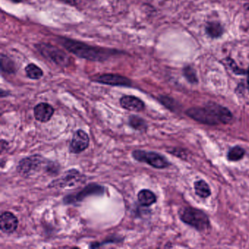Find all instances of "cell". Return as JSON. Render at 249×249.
<instances>
[{
  "label": "cell",
  "mask_w": 249,
  "mask_h": 249,
  "mask_svg": "<svg viewBox=\"0 0 249 249\" xmlns=\"http://www.w3.org/2000/svg\"><path fill=\"white\" fill-rule=\"evenodd\" d=\"M58 41L70 53L81 59L93 62H103L112 56L122 53L115 49L96 47L68 37H58Z\"/></svg>",
  "instance_id": "1"
},
{
  "label": "cell",
  "mask_w": 249,
  "mask_h": 249,
  "mask_svg": "<svg viewBox=\"0 0 249 249\" xmlns=\"http://www.w3.org/2000/svg\"><path fill=\"white\" fill-rule=\"evenodd\" d=\"M186 114L194 120L208 125L227 124L231 122V112L215 103H210L205 107H192L186 111Z\"/></svg>",
  "instance_id": "2"
},
{
  "label": "cell",
  "mask_w": 249,
  "mask_h": 249,
  "mask_svg": "<svg viewBox=\"0 0 249 249\" xmlns=\"http://www.w3.org/2000/svg\"><path fill=\"white\" fill-rule=\"evenodd\" d=\"M35 46L40 55L55 65L62 68H67L71 65V56L59 48L46 43H37Z\"/></svg>",
  "instance_id": "3"
},
{
  "label": "cell",
  "mask_w": 249,
  "mask_h": 249,
  "mask_svg": "<svg viewBox=\"0 0 249 249\" xmlns=\"http://www.w3.org/2000/svg\"><path fill=\"white\" fill-rule=\"evenodd\" d=\"M179 216L185 224H189L199 231L207 230L210 226L208 215L203 211L196 208H184L179 213Z\"/></svg>",
  "instance_id": "4"
},
{
  "label": "cell",
  "mask_w": 249,
  "mask_h": 249,
  "mask_svg": "<svg viewBox=\"0 0 249 249\" xmlns=\"http://www.w3.org/2000/svg\"><path fill=\"white\" fill-rule=\"evenodd\" d=\"M132 157L139 162H145L148 165L157 169L166 168L168 167L169 162L165 157L161 154L153 151H145L142 150H135L132 152Z\"/></svg>",
  "instance_id": "5"
},
{
  "label": "cell",
  "mask_w": 249,
  "mask_h": 249,
  "mask_svg": "<svg viewBox=\"0 0 249 249\" xmlns=\"http://www.w3.org/2000/svg\"><path fill=\"white\" fill-rule=\"evenodd\" d=\"M44 159L40 155L23 159L17 166V171L23 177H28L38 171L44 163Z\"/></svg>",
  "instance_id": "6"
},
{
  "label": "cell",
  "mask_w": 249,
  "mask_h": 249,
  "mask_svg": "<svg viewBox=\"0 0 249 249\" xmlns=\"http://www.w3.org/2000/svg\"><path fill=\"white\" fill-rule=\"evenodd\" d=\"M93 81L99 84L113 86V87H131L132 81L130 79L118 74L106 73L94 77Z\"/></svg>",
  "instance_id": "7"
},
{
  "label": "cell",
  "mask_w": 249,
  "mask_h": 249,
  "mask_svg": "<svg viewBox=\"0 0 249 249\" xmlns=\"http://www.w3.org/2000/svg\"><path fill=\"white\" fill-rule=\"evenodd\" d=\"M89 145V137L84 131L79 129L76 131L72 137L70 145V151L72 154H81Z\"/></svg>",
  "instance_id": "8"
},
{
  "label": "cell",
  "mask_w": 249,
  "mask_h": 249,
  "mask_svg": "<svg viewBox=\"0 0 249 249\" xmlns=\"http://www.w3.org/2000/svg\"><path fill=\"white\" fill-rule=\"evenodd\" d=\"M104 192L105 188L103 186L97 184H89L76 195L67 196L64 201L68 202L71 199H73L75 202H81L90 195H103Z\"/></svg>",
  "instance_id": "9"
},
{
  "label": "cell",
  "mask_w": 249,
  "mask_h": 249,
  "mask_svg": "<svg viewBox=\"0 0 249 249\" xmlns=\"http://www.w3.org/2000/svg\"><path fill=\"white\" fill-rule=\"evenodd\" d=\"M18 225V218L14 213L9 211L2 213L0 218V229L2 231L6 234H12L17 230Z\"/></svg>",
  "instance_id": "10"
},
{
  "label": "cell",
  "mask_w": 249,
  "mask_h": 249,
  "mask_svg": "<svg viewBox=\"0 0 249 249\" xmlns=\"http://www.w3.org/2000/svg\"><path fill=\"white\" fill-rule=\"evenodd\" d=\"M53 114L54 108L48 103H39L34 107L35 118L36 120L42 123H46L50 121Z\"/></svg>",
  "instance_id": "11"
},
{
  "label": "cell",
  "mask_w": 249,
  "mask_h": 249,
  "mask_svg": "<svg viewBox=\"0 0 249 249\" xmlns=\"http://www.w3.org/2000/svg\"><path fill=\"white\" fill-rule=\"evenodd\" d=\"M81 178H82V176L80 174L78 170H71L68 171L63 177L53 182L52 186L53 187L57 186V187L62 188L75 186L78 181L81 180Z\"/></svg>",
  "instance_id": "12"
},
{
  "label": "cell",
  "mask_w": 249,
  "mask_h": 249,
  "mask_svg": "<svg viewBox=\"0 0 249 249\" xmlns=\"http://www.w3.org/2000/svg\"><path fill=\"white\" fill-rule=\"evenodd\" d=\"M120 104L125 110L129 111L141 112L145 108L143 102L132 95H125L120 99Z\"/></svg>",
  "instance_id": "13"
},
{
  "label": "cell",
  "mask_w": 249,
  "mask_h": 249,
  "mask_svg": "<svg viewBox=\"0 0 249 249\" xmlns=\"http://www.w3.org/2000/svg\"><path fill=\"white\" fill-rule=\"evenodd\" d=\"M138 199L142 206L148 207L157 202V196L149 189H142L138 193Z\"/></svg>",
  "instance_id": "14"
},
{
  "label": "cell",
  "mask_w": 249,
  "mask_h": 249,
  "mask_svg": "<svg viewBox=\"0 0 249 249\" xmlns=\"http://www.w3.org/2000/svg\"><path fill=\"white\" fill-rule=\"evenodd\" d=\"M0 62H1V71L4 73L11 75L17 72V68L14 61L8 57L4 53H1L0 55Z\"/></svg>",
  "instance_id": "15"
},
{
  "label": "cell",
  "mask_w": 249,
  "mask_h": 249,
  "mask_svg": "<svg viewBox=\"0 0 249 249\" xmlns=\"http://www.w3.org/2000/svg\"><path fill=\"white\" fill-rule=\"evenodd\" d=\"M205 31L208 36L212 38H218L224 34V28L220 23L216 21L208 22L205 27Z\"/></svg>",
  "instance_id": "16"
},
{
  "label": "cell",
  "mask_w": 249,
  "mask_h": 249,
  "mask_svg": "<svg viewBox=\"0 0 249 249\" xmlns=\"http://www.w3.org/2000/svg\"><path fill=\"white\" fill-rule=\"evenodd\" d=\"M195 189L196 195L202 198H206L211 195V192L208 183L203 180H198L195 183Z\"/></svg>",
  "instance_id": "17"
},
{
  "label": "cell",
  "mask_w": 249,
  "mask_h": 249,
  "mask_svg": "<svg viewBox=\"0 0 249 249\" xmlns=\"http://www.w3.org/2000/svg\"><path fill=\"white\" fill-rule=\"evenodd\" d=\"M27 77L30 79L39 80L43 76V71L36 64L31 63L25 68Z\"/></svg>",
  "instance_id": "18"
},
{
  "label": "cell",
  "mask_w": 249,
  "mask_h": 249,
  "mask_svg": "<svg viewBox=\"0 0 249 249\" xmlns=\"http://www.w3.org/2000/svg\"><path fill=\"white\" fill-rule=\"evenodd\" d=\"M131 127L138 131H145L147 129V124L144 119L137 116H131L129 119Z\"/></svg>",
  "instance_id": "19"
},
{
  "label": "cell",
  "mask_w": 249,
  "mask_h": 249,
  "mask_svg": "<svg viewBox=\"0 0 249 249\" xmlns=\"http://www.w3.org/2000/svg\"><path fill=\"white\" fill-rule=\"evenodd\" d=\"M245 154L243 148L240 146H235L231 148L227 154V158L230 161H237L241 160Z\"/></svg>",
  "instance_id": "20"
},
{
  "label": "cell",
  "mask_w": 249,
  "mask_h": 249,
  "mask_svg": "<svg viewBox=\"0 0 249 249\" xmlns=\"http://www.w3.org/2000/svg\"><path fill=\"white\" fill-rule=\"evenodd\" d=\"M183 75L189 82L192 83V84L197 82L196 72H195V70L191 67L188 66L183 69Z\"/></svg>",
  "instance_id": "21"
},
{
  "label": "cell",
  "mask_w": 249,
  "mask_h": 249,
  "mask_svg": "<svg viewBox=\"0 0 249 249\" xmlns=\"http://www.w3.org/2000/svg\"><path fill=\"white\" fill-rule=\"evenodd\" d=\"M62 1L66 2V3L70 4V5H75L78 3L79 0H62Z\"/></svg>",
  "instance_id": "22"
},
{
  "label": "cell",
  "mask_w": 249,
  "mask_h": 249,
  "mask_svg": "<svg viewBox=\"0 0 249 249\" xmlns=\"http://www.w3.org/2000/svg\"><path fill=\"white\" fill-rule=\"evenodd\" d=\"M9 1H11L14 3H20V2H22L23 0H9Z\"/></svg>",
  "instance_id": "23"
},
{
  "label": "cell",
  "mask_w": 249,
  "mask_h": 249,
  "mask_svg": "<svg viewBox=\"0 0 249 249\" xmlns=\"http://www.w3.org/2000/svg\"><path fill=\"white\" fill-rule=\"evenodd\" d=\"M248 87H249V68L248 70Z\"/></svg>",
  "instance_id": "24"
},
{
  "label": "cell",
  "mask_w": 249,
  "mask_h": 249,
  "mask_svg": "<svg viewBox=\"0 0 249 249\" xmlns=\"http://www.w3.org/2000/svg\"><path fill=\"white\" fill-rule=\"evenodd\" d=\"M245 8H246L248 11H249V4H246V5H245Z\"/></svg>",
  "instance_id": "25"
}]
</instances>
